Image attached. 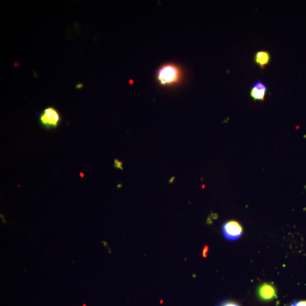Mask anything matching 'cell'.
Segmentation results:
<instances>
[{
  "mask_svg": "<svg viewBox=\"0 0 306 306\" xmlns=\"http://www.w3.org/2000/svg\"><path fill=\"white\" fill-rule=\"evenodd\" d=\"M290 306H306V301H299L294 302Z\"/></svg>",
  "mask_w": 306,
  "mask_h": 306,
  "instance_id": "obj_8",
  "label": "cell"
},
{
  "mask_svg": "<svg viewBox=\"0 0 306 306\" xmlns=\"http://www.w3.org/2000/svg\"><path fill=\"white\" fill-rule=\"evenodd\" d=\"M255 63L262 69L268 65L271 61V55L269 52L260 51L256 52L254 57Z\"/></svg>",
  "mask_w": 306,
  "mask_h": 306,
  "instance_id": "obj_6",
  "label": "cell"
},
{
  "mask_svg": "<svg viewBox=\"0 0 306 306\" xmlns=\"http://www.w3.org/2000/svg\"><path fill=\"white\" fill-rule=\"evenodd\" d=\"M182 77L181 69L173 64H166L160 67L156 76V78L160 85L167 86L179 83Z\"/></svg>",
  "mask_w": 306,
  "mask_h": 306,
  "instance_id": "obj_1",
  "label": "cell"
},
{
  "mask_svg": "<svg viewBox=\"0 0 306 306\" xmlns=\"http://www.w3.org/2000/svg\"><path fill=\"white\" fill-rule=\"evenodd\" d=\"M258 297L263 301H270L277 297V290L275 286L269 283H263L259 286Z\"/></svg>",
  "mask_w": 306,
  "mask_h": 306,
  "instance_id": "obj_4",
  "label": "cell"
},
{
  "mask_svg": "<svg viewBox=\"0 0 306 306\" xmlns=\"http://www.w3.org/2000/svg\"><path fill=\"white\" fill-rule=\"evenodd\" d=\"M243 232L242 226L239 222L235 220L226 222L222 228L223 236L228 240L233 241L239 239Z\"/></svg>",
  "mask_w": 306,
  "mask_h": 306,
  "instance_id": "obj_3",
  "label": "cell"
},
{
  "mask_svg": "<svg viewBox=\"0 0 306 306\" xmlns=\"http://www.w3.org/2000/svg\"><path fill=\"white\" fill-rule=\"evenodd\" d=\"M208 251V247L207 246H206L204 248L203 252H202V255H203V256L204 258L206 257V255H207Z\"/></svg>",
  "mask_w": 306,
  "mask_h": 306,
  "instance_id": "obj_9",
  "label": "cell"
},
{
  "mask_svg": "<svg viewBox=\"0 0 306 306\" xmlns=\"http://www.w3.org/2000/svg\"><path fill=\"white\" fill-rule=\"evenodd\" d=\"M61 120L59 112L53 107H47L39 116L40 124L47 129L57 128Z\"/></svg>",
  "mask_w": 306,
  "mask_h": 306,
  "instance_id": "obj_2",
  "label": "cell"
},
{
  "mask_svg": "<svg viewBox=\"0 0 306 306\" xmlns=\"http://www.w3.org/2000/svg\"><path fill=\"white\" fill-rule=\"evenodd\" d=\"M267 87L262 82H257L252 86L250 90V96L254 101H264L267 93Z\"/></svg>",
  "mask_w": 306,
  "mask_h": 306,
  "instance_id": "obj_5",
  "label": "cell"
},
{
  "mask_svg": "<svg viewBox=\"0 0 306 306\" xmlns=\"http://www.w3.org/2000/svg\"><path fill=\"white\" fill-rule=\"evenodd\" d=\"M82 86H83V85H82V84H79H79H78V85L76 86V88H77V89H79V88L80 89V88L82 87Z\"/></svg>",
  "mask_w": 306,
  "mask_h": 306,
  "instance_id": "obj_10",
  "label": "cell"
},
{
  "mask_svg": "<svg viewBox=\"0 0 306 306\" xmlns=\"http://www.w3.org/2000/svg\"><path fill=\"white\" fill-rule=\"evenodd\" d=\"M217 306H240L238 304L232 301H223L220 302Z\"/></svg>",
  "mask_w": 306,
  "mask_h": 306,
  "instance_id": "obj_7",
  "label": "cell"
}]
</instances>
